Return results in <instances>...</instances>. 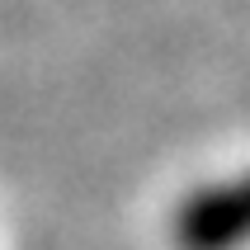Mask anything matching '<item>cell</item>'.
I'll list each match as a JSON object with an SVG mask.
<instances>
[{
	"label": "cell",
	"mask_w": 250,
	"mask_h": 250,
	"mask_svg": "<svg viewBox=\"0 0 250 250\" xmlns=\"http://www.w3.org/2000/svg\"><path fill=\"white\" fill-rule=\"evenodd\" d=\"M175 250H250V166L189 189L170 217Z\"/></svg>",
	"instance_id": "cell-1"
}]
</instances>
